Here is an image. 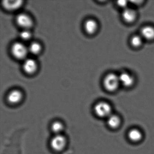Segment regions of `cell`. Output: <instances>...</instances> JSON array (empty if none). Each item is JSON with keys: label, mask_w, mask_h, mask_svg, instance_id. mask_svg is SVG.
<instances>
[{"label": "cell", "mask_w": 154, "mask_h": 154, "mask_svg": "<svg viewBox=\"0 0 154 154\" xmlns=\"http://www.w3.org/2000/svg\"><path fill=\"white\" fill-rule=\"evenodd\" d=\"M103 84L104 88L107 91H114L120 85L119 75L114 73L109 74L104 78Z\"/></svg>", "instance_id": "obj_1"}, {"label": "cell", "mask_w": 154, "mask_h": 154, "mask_svg": "<svg viewBox=\"0 0 154 154\" xmlns=\"http://www.w3.org/2000/svg\"><path fill=\"white\" fill-rule=\"evenodd\" d=\"M94 112L95 114L100 118H108L112 114V107L108 103L100 102L94 106Z\"/></svg>", "instance_id": "obj_2"}, {"label": "cell", "mask_w": 154, "mask_h": 154, "mask_svg": "<svg viewBox=\"0 0 154 154\" xmlns=\"http://www.w3.org/2000/svg\"><path fill=\"white\" fill-rule=\"evenodd\" d=\"M66 142V138L64 136L61 134L55 135L51 139L50 146L55 151H61L65 148Z\"/></svg>", "instance_id": "obj_3"}, {"label": "cell", "mask_w": 154, "mask_h": 154, "mask_svg": "<svg viewBox=\"0 0 154 154\" xmlns=\"http://www.w3.org/2000/svg\"><path fill=\"white\" fill-rule=\"evenodd\" d=\"M28 49L26 47L21 43L17 42L14 43L11 47V53L14 57L17 59H21L26 56Z\"/></svg>", "instance_id": "obj_4"}, {"label": "cell", "mask_w": 154, "mask_h": 154, "mask_svg": "<svg viewBox=\"0 0 154 154\" xmlns=\"http://www.w3.org/2000/svg\"><path fill=\"white\" fill-rule=\"evenodd\" d=\"M17 23L19 26L27 29L32 26V20L29 16L24 13L19 14L16 18Z\"/></svg>", "instance_id": "obj_5"}, {"label": "cell", "mask_w": 154, "mask_h": 154, "mask_svg": "<svg viewBox=\"0 0 154 154\" xmlns=\"http://www.w3.org/2000/svg\"><path fill=\"white\" fill-rule=\"evenodd\" d=\"M119 77L120 85L124 87H130L134 83V78L128 72H123L119 75Z\"/></svg>", "instance_id": "obj_6"}, {"label": "cell", "mask_w": 154, "mask_h": 154, "mask_svg": "<svg viewBox=\"0 0 154 154\" xmlns=\"http://www.w3.org/2000/svg\"><path fill=\"white\" fill-rule=\"evenodd\" d=\"M123 20L127 23H131L136 20L137 13L134 10L129 8L124 9L122 13Z\"/></svg>", "instance_id": "obj_7"}, {"label": "cell", "mask_w": 154, "mask_h": 154, "mask_svg": "<svg viewBox=\"0 0 154 154\" xmlns=\"http://www.w3.org/2000/svg\"><path fill=\"white\" fill-rule=\"evenodd\" d=\"M22 99V94L18 90H13L9 94L8 100L11 104H17L20 102Z\"/></svg>", "instance_id": "obj_8"}, {"label": "cell", "mask_w": 154, "mask_h": 154, "mask_svg": "<svg viewBox=\"0 0 154 154\" xmlns=\"http://www.w3.org/2000/svg\"><path fill=\"white\" fill-rule=\"evenodd\" d=\"M23 66L25 72L27 73L31 74L36 70L37 64L34 59L28 58L24 61Z\"/></svg>", "instance_id": "obj_9"}, {"label": "cell", "mask_w": 154, "mask_h": 154, "mask_svg": "<svg viewBox=\"0 0 154 154\" xmlns=\"http://www.w3.org/2000/svg\"><path fill=\"white\" fill-rule=\"evenodd\" d=\"M140 35L143 39L151 40L154 39V28L151 26H146L142 28Z\"/></svg>", "instance_id": "obj_10"}, {"label": "cell", "mask_w": 154, "mask_h": 154, "mask_svg": "<svg viewBox=\"0 0 154 154\" xmlns=\"http://www.w3.org/2000/svg\"><path fill=\"white\" fill-rule=\"evenodd\" d=\"M107 124L111 128H117L120 125L121 119L118 115L111 114L107 118Z\"/></svg>", "instance_id": "obj_11"}, {"label": "cell", "mask_w": 154, "mask_h": 154, "mask_svg": "<svg viewBox=\"0 0 154 154\" xmlns=\"http://www.w3.org/2000/svg\"><path fill=\"white\" fill-rule=\"evenodd\" d=\"M22 1H4L2 5L4 8L8 10H15L22 5Z\"/></svg>", "instance_id": "obj_12"}, {"label": "cell", "mask_w": 154, "mask_h": 154, "mask_svg": "<svg viewBox=\"0 0 154 154\" xmlns=\"http://www.w3.org/2000/svg\"><path fill=\"white\" fill-rule=\"evenodd\" d=\"M128 137L131 141L138 142L142 139V134L139 130L136 128L132 129L129 131Z\"/></svg>", "instance_id": "obj_13"}, {"label": "cell", "mask_w": 154, "mask_h": 154, "mask_svg": "<svg viewBox=\"0 0 154 154\" xmlns=\"http://www.w3.org/2000/svg\"><path fill=\"white\" fill-rule=\"evenodd\" d=\"M85 31L89 34L95 33L97 29L98 25L95 20L92 19L88 20L85 23Z\"/></svg>", "instance_id": "obj_14"}, {"label": "cell", "mask_w": 154, "mask_h": 154, "mask_svg": "<svg viewBox=\"0 0 154 154\" xmlns=\"http://www.w3.org/2000/svg\"><path fill=\"white\" fill-rule=\"evenodd\" d=\"M51 128L55 135H58L61 134V132L63 130L64 126L60 122L55 121L52 123Z\"/></svg>", "instance_id": "obj_15"}, {"label": "cell", "mask_w": 154, "mask_h": 154, "mask_svg": "<svg viewBox=\"0 0 154 154\" xmlns=\"http://www.w3.org/2000/svg\"><path fill=\"white\" fill-rule=\"evenodd\" d=\"M143 39V38L140 35H135L131 37V44L134 47H139L142 45Z\"/></svg>", "instance_id": "obj_16"}, {"label": "cell", "mask_w": 154, "mask_h": 154, "mask_svg": "<svg viewBox=\"0 0 154 154\" xmlns=\"http://www.w3.org/2000/svg\"><path fill=\"white\" fill-rule=\"evenodd\" d=\"M28 49V51L33 54H37L41 50V46L38 43L33 42L29 45Z\"/></svg>", "instance_id": "obj_17"}, {"label": "cell", "mask_w": 154, "mask_h": 154, "mask_svg": "<svg viewBox=\"0 0 154 154\" xmlns=\"http://www.w3.org/2000/svg\"><path fill=\"white\" fill-rule=\"evenodd\" d=\"M20 37L21 39H23V40H27L30 38V37H31V34L28 30L25 29L20 32Z\"/></svg>", "instance_id": "obj_18"}, {"label": "cell", "mask_w": 154, "mask_h": 154, "mask_svg": "<svg viewBox=\"0 0 154 154\" xmlns=\"http://www.w3.org/2000/svg\"><path fill=\"white\" fill-rule=\"evenodd\" d=\"M119 7L120 8H124V9L127 8V5H128V2L125 1H121L117 2Z\"/></svg>", "instance_id": "obj_19"}]
</instances>
